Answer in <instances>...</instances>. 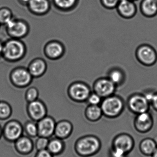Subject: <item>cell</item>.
<instances>
[{
  "instance_id": "6da1fadb",
  "label": "cell",
  "mask_w": 157,
  "mask_h": 157,
  "mask_svg": "<svg viewBox=\"0 0 157 157\" xmlns=\"http://www.w3.org/2000/svg\"><path fill=\"white\" fill-rule=\"evenodd\" d=\"M102 144L98 136L87 135L78 138L76 141L74 149L79 157H91L96 155L101 149Z\"/></svg>"
},
{
  "instance_id": "7a4b0ae2",
  "label": "cell",
  "mask_w": 157,
  "mask_h": 157,
  "mask_svg": "<svg viewBox=\"0 0 157 157\" xmlns=\"http://www.w3.org/2000/svg\"><path fill=\"white\" fill-rule=\"evenodd\" d=\"M100 106L103 116L108 119H115L123 113L125 104L122 97L114 94L102 99Z\"/></svg>"
},
{
  "instance_id": "3957f363",
  "label": "cell",
  "mask_w": 157,
  "mask_h": 157,
  "mask_svg": "<svg viewBox=\"0 0 157 157\" xmlns=\"http://www.w3.org/2000/svg\"><path fill=\"white\" fill-rule=\"evenodd\" d=\"M26 48L24 43L17 39L12 38L4 44L2 55L5 59L10 62H16L25 56Z\"/></svg>"
},
{
  "instance_id": "277c9868",
  "label": "cell",
  "mask_w": 157,
  "mask_h": 157,
  "mask_svg": "<svg viewBox=\"0 0 157 157\" xmlns=\"http://www.w3.org/2000/svg\"><path fill=\"white\" fill-rule=\"evenodd\" d=\"M127 106L129 110L135 115L149 111L151 105L143 93H134L127 99Z\"/></svg>"
},
{
  "instance_id": "5b68a950",
  "label": "cell",
  "mask_w": 157,
  "mask_h": 157,
  "mask_svg": "<svg viewBox=\"0 0 157 157\" xmlns=\"http://www.w3.org/2000/svg\"><path fill=\"white\" fill-rule=\"evenodd\" d=\"M135 57L137 61L142 65L150 67L156 63L157 52L151 45L142 44L136 49Z\"/></svg>"
},
{
  "instance_id": "8992f818",
  "label": "cell",
  "mask_w": 157,
  "mask_h": 157,
  "mask_svg": "<svg viewBox=\"0 0 157 157\" xmlns=\"http://www.w3.org/2000/svg\"><path fill=\"white\" fill-rule=\"evenodd\" d=\"M24 133L23 125L16 120H11L2 128V137L6 142L14 143Z\"/></svg>"
},
{
  "instance_id": "52a82bcc",
  "label": "cell",
  "mask_w": 157,
  "mask_h": 157,
  "mask_svg": "<svg viewBox=\"0 0 157 157\" xmlns=\"http://www.w3.org/2000/svg\"><path fill=\"white\" fill-rule=\"evenodd\" d=\"M68 95L73 100L77 102L86 101L91 93L88 85L82 82H76L72 84L68 88Z\"/></svg>"
},
{
  "instance_id": "ba28073f",
  "label": "cell",
  "mask_w": 157,
  "mask_h": 157,
  "mask_svg": "<svg viewBox=\"0 0 157 157\" xmlns=\"http://www.w3.org/2000/svg\"><path fill=\"white\" fill-rule=\"evenodd\" d=\"M117 86L108 77L97 78L93 84V91L104 98L115 94Z\"/></svg>"
},
{
  "instance_id": "9c48e42d",
  "label": "cell",
  "mask_w": 157,
  "mask_h": 157,
  "mask_svg": "<svg viewBox=\"0 0 157 157\" xmlns=\"http://www.w3.org/2000/svg\"><path fill=\"white\" fill-rule=\"evenodd\" d=\"M154 124L153 115L150 112H146L135 115L133 125L136 132L141 134H146L150 132Z\"/></svg>"
},
{
  "instance_id": "30bf717a",
  "label": "cell",
  "mask_w": 157,
  "mask_h": 157,
  "mask_svg": "<svg viewBox=\"0 0 157 157\" xmlns=\"http://www.w3.org/2000/svg\"><path fill=\"white\" fill-rule=\"evenodd\" d=\"M135 142L133 137L128 133H122L116 135L112 142L111 147L129 154L133 151Z\"/></svg>"
},
{
  "instance_id": "8fae6325",
  "label": "cell",
  "mask_w": 157,
  "mask_h": 157,
  "mask_svg": "<svg viewBox=\"0 0 157 157\" xmlns=\"http://www.w3.org/2000/svg\"><path fill=\"white\" fill-rule=\"evenodd\" d=\"M13 85L19 88H24L31 83L33 77L28 69L18 68L13 70L10 75Z\"/></svg>"
},
{
  "instance_id": "7c38bea8",
  "label": "cell",
  "mask_w": 157,
  "mask_h": 157,
  "mask_svg": "<svg viewBox=\"0 0 157 157\" xmlns=\"http://www.w3.org/2000/svg\"><path fill=\"white\" fill-rule=\"evenodd\" d=\"M27 110L31 121L36 122L47 115V108L45 104L38 99L28 102Z\"/></svg>"
},
{
  "instance_id": "4fadbf2b",
  "label": "cell",
  "mask_w": 157,
  "mask_h": 157,
  "mask_svg": "<svg viewBox=\"0 0 157 157\" xmlns=\"http://www.w3.org/2000/svg\"><path fill=\"white\" fill-rule=\"evenodd\" d=\"M56 124L54 119L48 115L40 120L37 122L38 136L49 139L54 136Z\"/></svg>"
},
{
  "instance_id": "5bb4252c",
  "label": "cell",
  "mask_w": 157,
  "mask_h": 157,
  "mask_svg": "<svg viewBox=\"0 0 157 157\" xmlns=\"http://www.w3.org/2000/svg\"><path fill=\"white\" fill-rule=\"evenodd\" d=\"M116 9L118 14L125 19L133 18L138 11L135 2L131 0H120Z\"/></svg>"
},
{
  "instance_id": "9a60e30c",
  "label": "cell",
  "mask_w": 157,
  "mask_h": 157,
  "mask_svg": "<svg viewBox=\"0 0 157 157\" xmlns=\"http://www.w3.org/2000/svg\"><path fill=\"white\" fill-rule=\"evenodd\" d=\"M6 24L8 33L13 38L19 39L26 36L28 34V28L24 22L11 19Z\"/></svg>"
},
{
  "instance_id": "2e32d148",
  "label": "cell",
  "mask_w": 157,
  "mask_h": 157,
  "mask_svg": "<svg viewBox=\"0 0 157 157\" xmlns=\"http://www.w3.org/2000/svg\"><path fill=\"white\" fill-rule=\"evenodd\" d=\"M14 144L15 150L20 155H28L32 153L35 148L34 142L32 138L24 135Z\"/></svg>"
},
{
  "instance_id": "e0dca14e",
  "label": "cell",
  "mask_w": 157,
  "mask_h": 157,
  "mask_svg": "<svg viewBox=\"0 0 157 157\" xmlns=\"http://www.w3.org/2000/svg\"><path fill=\"white\" fill-rule=\"evenodd\" d=\"M73 124L67 120H61L56 123L54 136L65 140L69 138L73 133Z\"/></svg>"
},
{
  "instance_id": "ac0fdd59",
  "label": "cell",
  "mask_w": 157,
  "mask_h": 157,
  "mask_svg": "<svg viewBox=\"0 0 157 157\" xmlns=\"http://www.w3.org/2000/svg\"><path fill=\"white\" fill-rule=\"evenodd\" d=\"M45 54L49 59H57L64 54L63 45L57 41H51L46 44L44 49Z\"/></svg>"
},
{
  "instance_id": "d6986e66",
  "label": "cell",
  "mask_w": 157,
  "mask_h": 157,
  "mask_svg": "<svg viewBox=\"0 0 157 157\" xmlns=\"http://www.w3.org/2000/svg\"><path fill=\"white\" fill-rule=\"evenodd\" d=\"M139 9L141 13L145 17H155L157 15V2L156 0H142Z\"/></svg>"
},
{
  "instance_id": "ffe728a7",
  "label": "cell",
  "mask_w": 157,
  "mask_h": 157,
  "mask_svg": "<svg viewBox=\"0 0 157 157\" xmlns=\"http://www.w3.org/2000/svg\"><path fill=\"white\" fill-rule=\"evenodd\" d=\"M47 68V64L44 60L37 59L31 62L29 65L28 70L32 77L38 78L45 74Z\"/></svg>"
},
{
  "instance_id": "44dd1931",
  "label": "cell",
  "mask_w": 157,
  "mask_h": 157,
  "mask_svg": "<svg viewBox=\"0 0 157 157\" xmlns=\"http://www.w3.org/2000/svg\"><path fill=\"white\" fill-rule=\"evenodd\" d=\"M65 149L64 140L53 136L49 140L47 149L53 156H58L64 153Z\"/></svg>"
},
{
  "instance_id": "7402d4cb",
  "label": "cell",
  "mask_w": 157,
  "mask_h": 157,
  "mask_svg": "<svg viewBox=\"0 0 157 157\" xmlns=\"http://www.w3.org/2000/svg\"><path fill=\"white\" fill-rule=\"evenodd\" d=\"M157 148V143L153 138H146L142 140L139 145V149L143 155L151 157Z\"/></svg>"
},
{
  "instance_id": "603a6c76",
  "label": "cell",
  "mask_w": 157,
  "mask_h": 157,
  "mask_svg": "<svg viewBox=\"0 0 157 157\" xmlns=\"http://www.w3.org/2000/svg\"><path fill=\"white\" fill-rule=\"evenodd\" d=\"M107 77L117 87L123 85L126 79L124 71L118 67L111 68L108 72Z\"/></svg>"
},
{
  "instance_id": "cb8c5ba5",
  "label": "cell",
  "mask_w": 157,
  "mask_h": 157,
  "mask_svg": "<svg viewBox=\"0 0 157 157\" xmlns=\"http://www.w3.org/2000/svg\"><path fill=\"white\" fill-rule=\"evenodd\" d=\"M102 110L100 105H88L85 111V116L91 122L98 121L103 116Z\"/></svg>"
},
{
  "instance_id": "d4e9b609",
  "label": "cell",
  "mask_w": 157,
  "mask_h": 157,
  "mask_svg": "<svg viewBox=\"0 0 157 157\" xmlns=\"http://www.w3.org/2000/svg\"><path fill=\"white\" fill-rule=\"evenodd\" d=\"M29 2L30 9L37 13H45L49 9V4L47 0H29Z\"/></svg>"
},
{
  "instance_id": "484cf974",
  "label": "cell",
  "mask_w": 157,
  "mask_h": 157,
  "mask_svg": "<svg viewBox=\"0 0 157 157\" xmlns=\"http://www.w3.org/2000/svg\"><path fill=\"white\" fill-rule=\"evenodd\" d=\"M24 133L31 138H37L38 136L37 122L32 121H28L23 125Z\"/></svg>"
},
{
  "instance_id": "4316f807",
  "label": "cell",
  "mask_w": 157,
  "mask_h": 157,
  "mask_svg": "<svg viewBox=\"0 0 157 157\" xmlns=\"http://www.w3.org/2000/svg\"><path fill=\"white\" fill-rule=\"evenodd\" d=\"M12 113V108L9 104L4 101L0 102V120H7Z\"/></svg>"
},
{
  "instance_id": "83f0119b",
  "label": "cell",
  "mask_w": 157,
  "mask_h": 157,
  "mask_svg": "<svg viewBox=\"0 0 157 157\" xmlns=\"http://www.w3.org/2000/svg\"><path fill=\"white\" fill-rule=\"evenodd\" d=\"M49 138L37 136L34 142V147L37 151L47 149L49 144Z\"/></svg>"
},
{
  "instance_id": "f1b7e54d",
  "label": "cell",
  "mask_w": 157,
  "mask_h": 157,
  "mask_svg": "<svg viewBox=\"0 0 157 157\" xmlns=\"http://www.w3.org/2000/svg\"><path fill=\"white\" fill-rule=\"evenodd\" d=\"M38 90L34 87L29 88L26 92V99L28 102H31L38 99Z\"/></svg>"
},
{
  "instance_id": "f546056e",
  "label": "cell",
  "mask_w": 157,
  "mask_h": 157,
  "mask_svg": "<svg viewBox=\"0 0 157 157\" xmlns=\"http://www.w3.org/2000/svg\"><path fill=\"white\" fill-rule=\"evenodd\" d=\"M102 99L99 95L93 91L90 93L86 101H87L88 105H100Z\"/></svg>"
},
{
  "instance_id": "4dcf8cb0",
  "label": "cell",
  "mask_w": 157,
  "mask_h": 157,
  "mask_svg": "<svg viewBox=\"0 0 157 157\" xmlns=\"http://www.w3.org/2000/svg\"><path fill=\"white\" fill-rule=\"evenodd\" d=\"M120 0H100L101 5L107 9L112 10L117 7Z\"/></svg>"
},
{
  "instance_id": "1f68e13d",
  "label": "cell",
  "mask_w": 157,
  "mask_h": 157,
  "mask_svg": "<svg viewBox=\"0 0 157 157\" xmlns=\"http://www.w3.org/2000/svg\"><path fill=\"white\" fill-rule=\"evenodd\" d=\"M76 0H54L55 3L62 8H69L75 3Z\"/></svg>"
},
{
  "instance_id": "d6a6232c",
  "label": "cell",
  "mask_w": 157,
  "mask_h": 157,
  "mask_svg": "<svg viewBox=\"0 0 157 157\" xmlns=\"http://www.w3.org/2000/svg\"><path fill=\"white\" fill-rule=\"evenodd\" d=\"M129 155L121 150L111 147L109 151V157H128Z\"/></svg>"
},
{
  "instance_id": "836d02e7",
  "label": "cell",
  "mask_w": 157,
  "mask_h": 157,
  "mask_svg": "<svg viewBox=\"0 0 157 157\" xmlns=\"http://www.w3.org/2000/svg\"><path fill=\"white\" fill-rule=\"evenodd\" d=\"M11 19V13L9 10L3 9L0 11V22L6 24Z\"/></svg>"
},
{
  "instance_id": "e575fe53",
  "label": "cell",
  "mask_w": 157,
  "mask_h": 157,
  "mask_svg": "<svg viewBox=\"0 0 157 157\" xmlns=\"http://www.w3.org/2000/svg\"><path fill=\"white\" fill-rule=\"evenodd\" d=\"M34 157H54L47 149L37 151Z\"/></svg>"
},
{
  "instance_id": "d590c367",
  "label": "cell",
  "mask_w": 157,
  "mask_h": 157,
  "mask_svg": "<svg viewBox=\"0 0 157 157\" xmlns=\"http://www.w3.org/2000/svg\"><path fill=\"white\" fill-rule=\"evenodd\" d=\"M150 105L151 107H152L155 111L157 112V91L155 92L150 101Z\"/></svg>"
},
{
  "instance_id": "8d00e7d4",
  "label": "cell",
  "mask_w": 157,
  "mask_h": 157,
  "mask_svg": "<svg viewBox=\"0 0 157 157\" xmlns=\"http://www.w3.org/2000/svg\"><path fill=\"white\" fill-rule=\"evenodd\" d=\"M4 44L0 42V55L2 54L3 50Z\"/></svg>"
},
{
  "instance_id": "74e56055",
  "label": "cell",
  "mask_w": 157,
  "mask_h": 157,
  "mask_svg": "<svg viewBox=\"0 0 157 157\" xmlns=\"http://www.w3.org/2000/svg\"><path fill=\"white\" fill-rule=\"evenodd\" d=\"M2 137V128L0 126V139Z\"/></svg>"
},
{
  "instance_id": "f35d334b",
  "label": "cell",
  "mask_w": 157,
  "mask_h": 157,
  "mask_svg": "<svg viewBox=\"0 0 157 157\" xmlns=\"http://www.w3.org/2000/svg\"><path fill=\"white\" fill-rule=\"evenodd\" d=\"M151 157H157V148L156 150L154 152V154L151 156Z\"/></svg>"
},
{
  "instance_id": "ab89813d",
  "label": "cell",
  "mask_w": 157,
  "mask_h": 157,
  "mask_svg": "<svg viewBox=\"0 0 157 157\" xmlns=\"http://www.w3.org/2000/svg\"><path fill=\"white\" fill-rule=\"evenodd\" d=\"M23 2H29V0H22Z\"/></svg>"
},
{
  "instance_id": "60d3db41",
  "label": "cell",
  "mask_w": 157,
  "mask_h": 157,
  "mask_svg": "<svg viewBox=\"0 0 157 157\" xmlns=\"http://www.w3.org/2000/svg\"><path fill=\"white\" fill-rule=\"evenodd\" d=\"M131 1H134V2H135V1H138V0H131Z\"/></svg>"
},
{
  "instance_id": "b9f144b4",
  "label": "cell",
  "mask_w": 157,
  "mask_h": 157,
  "mask_svg": "<svg viewBox=\"0 0 157 157\" xmlns=\"http://www.w3.org/2000/svg\"><path fill=\"white\" fill-rule=\"evenodd\" d=\"M156 2H157V0H156Z\"/></svg>"
}]
</instances>
